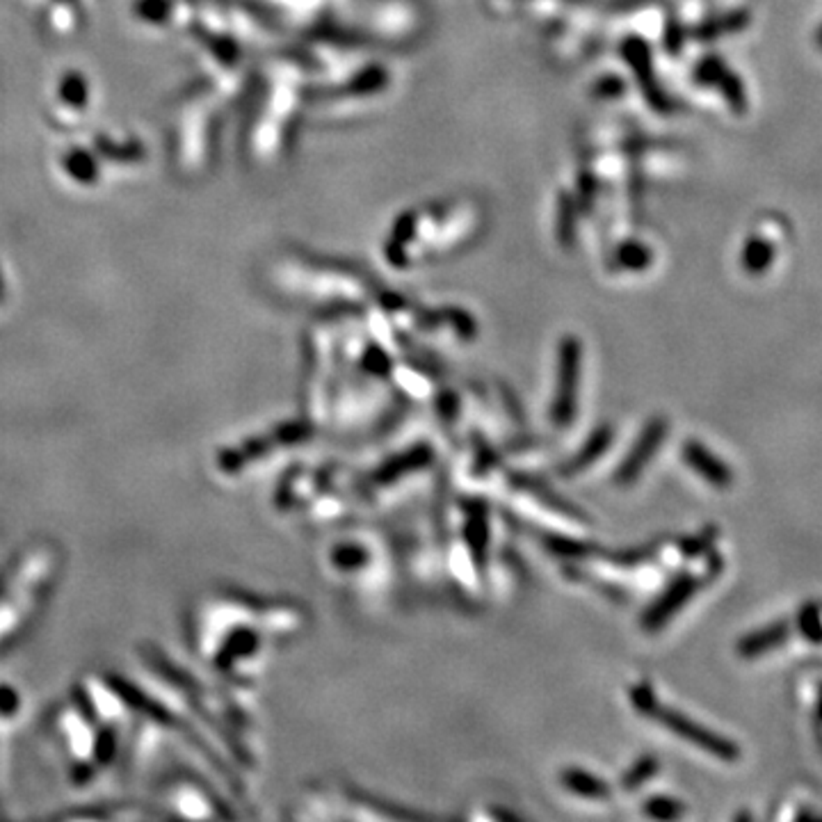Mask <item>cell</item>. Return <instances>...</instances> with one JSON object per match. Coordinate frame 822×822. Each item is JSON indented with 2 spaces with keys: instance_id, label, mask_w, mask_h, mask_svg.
<instances>
[{
  "instance_id": "obj_1",
  "label": "cell",
  "mask_w": 822,
  "mask_h": 822,
  "mask_svg": "<svg viewBox=\"0 0 822 822\" xmlns=\"http://www.w3.org/2000/svg\"><path fill=\"white\" fill-rule=\"evenodd\" d=\"M628 697H631V704L637 713L645 715V717H651L654 722L663 725L665 729L672 731L674 736L683 738L686 743L697 745V747L704 749L710 757L729 763L738 761L740 758V747L734 740L715 734L713 729H708V727L699 725V722H695L692 717L683 715L681 710L660 704V701L656 699L654 690H651L649 686H645V683H636V686L631 687V695Z\"/></svg>"
},
{
  "instance_id": "obj_2",
  "label": "cell",
  "mask_w": 822,
  "mask_h": 822,
  "mask_svg": "<svg viewBox=\"0 0 822 822\" xmlns=\"http://www.w3.org/2000/svg\"><path fill=\"white\" fill-rule=\"evenodd\" d=\"M578 377H580V346L574 338H565L557 359V386L553 396L551 418L556 427L565 430L574 423L578 409Z\"/></svg>"
},
{
  "instance_id": "obj_3",
  "label": "cell",
  "mask_w": 822,
  "mask_h": 822,
  "mask_svg": "<svg viewBox=\"0 0 822 822\" xmlns=\"http://www.w3.org/2000/svg\"><path fill=\"white\" fill-rule=\"evenodd\" d=\"M719 571H722V562H717L715 569H710L706 576L681 574L677 580H672L669 587L647 607L645 616H642V627H645L647 631H660V628H663L677 612H681L683 607H686V603L690 601L710 578H715Z\"/></svg>"
},
{
  "instance_id": "obj_4",
  "label": "cell",
  "mask_w": 822,
  "mask_h": 822,
  "mask_svg": "<svg viewBox=\"0 0 822 822\" xmlns=\"http://www.w3.org/2000/svg\"><path fill=\"white\" fill-rule=\"evenodd\" d=\"M667 432H669V423L665 416H654L649 423L645 426V430L640 432L637 441L633 444V448L628 450L627 459H624L615 471V485H622L628 486L642 476L649 462L654 459L656 450L665 444L667 439Z\"/></svg>"
},
{
  "instance_id": "obj_5",
  "label": "cell",
  "mask_w": 822,
  "mask_h": 822,
  "mask_svg": "<svg viewBox=\"0 0 822 822\" xmlns=\"http://www.w3.org/2000/svg\"><path fill=\"white\" fill-rule=\"evenodd\" d=\"M683 462H686L701 480L717 486V489H727V486L734 485V471H731L713 450H708L704 444H699V441L690 439L683 446Z\"/></svg>"
},
{
  "instance_id": "obj_6",
  "label": "cell",
  "mask_w": 822,
  "mask_h": 822,
  "mask_svg": "<svg viewBox=\"0 0 822 822\" xmlns=\"http://www.w3.org/2000/svg\"><path fill=\"white\" fill-rule=\"evenodd\" d=\"M432 457H435V453H432V448L427 444L414 446V448L405 450V453L396 455V457H391L388 462H384L382 466L373 473V480L377 482V485H391V482L400 480V477L409 476V473L426 468L427 464L432 462Z\"/></svg>"
},
{
  "instance_id": "obj_7",
  "label": "cell",
  "mask_w": 822,
  "mask_h": 822,
  "mask_svg": "<svg viewBox=\"0 0 822 822\" xmlns=\"http://www.w3.org/2000/svg\"><path fill=\"white\" fill-rule=\"evenodd\" d=\"M788 637H790L788 622L767 624V627H761L757 628V631L740 637L738 645H736V651H738V656H743L745 660H754L758 658V656L779 649L781 645L788 642Z\"/></svg>"
},
{
  "instance_id": "obj_8",
  "label": "cell",
  "mask_w": 822,
  "mask_h": 822,
  "mask_svg": "<svg viewBox=\"0 0 822 822\" xmlns=\"http://www.w3.org/2000/svg\"><path fill=\"white\" fill-rule=\"evenodd\" d=\"M612 439H615V430L612 426H598L596 430L589 435V439L571 455L569 462H565L560 466L562 477H576L578 473H583L585 468L592 466L598 457H603L607 448H610Z\"/></svg>"
},
{
  "instance_id": "obj_9",
  "label": "cell",
  "mask_w": 822,
  "mask_h": 822,
  "mask_svg": "<svg viewBox=\"0 0 822 822\" xmlns=\"http://www.w3.org/2000/svg\"><path fill=\"white\" fill-rule=\"evenodd\" d=\"M464 537H466L473 562L477 565V569H482L486 562V546H489V514H486V507L480 500H476L468 509Z\"/></svg>"
},
{
  "instance_id": "obj_10",
  "label": "cell",
  "mask_w": 822,
  "mask_h": 822,
  "mask_svg": "<svg viewBox=\"0 0 822 822\" xmlns=\"http://www.w3.org/2000/svg\"><path fill=\"white\" fill-rule=\"evenodd\" d=\"M560 781L566 790L580 795V797H589V799L610 797V786H607L606 781L598 779V777L592 775V772L578 770V767H566V770L560 775Z\"/></svg>"
},
{
  "instance_id": "obj_11",
  "label": "cell",
  "mask_w": 822,
  "mask_h": 822,
  "mask_svg": "<svg viewBox=\"0 0 822 822\" xmlns=\"http://www.w3.org/2000/svg\"><path fill=\"white\" fill-rule=\"evenodd\" d=\"M660 770V763L654 754H645V757L637 758L631 767L627 770V775L622 777L624 790H637L645 781H649L656 772Z\"/></svg>"
},
{
  "instance_id": "obj_12",
  "label": "cell",
  "mask_w": 822,
  "mask_h": 822,
  "mask_svg": "<svg viewBox=\"0 0 822 822\" xmlns=\"http://www.w3.org/2000/svg\"><path fill=\"white\" fill-rule=\"evenodd\" d=\"M797 631L811 645H822V615L816 603H807L797 612Z\"/></svg>"
},
{
  "instance_id": "obj_13",
  "label": "cell",
  "mask_w": 822,
  "mask_h": 822,
  "mask_svg": "<svg viewBox=\"0 0 822 822\" xmlns=\"http://www.w3.org/2000/svg\"><path fill=\"white\" fill-rule=\"evenodd\" d=\"M332 562L341 571H359L368 562V551L359 544H338L332 551Z\"/></svg>"
},
{
  "instance_id": "obj_14",
  "label": "cell",
  "mask_w": 822,
  "mask_h": 822,
  "mask_svg": "<svg viewBox=\"0 0 822 822\" xmlns=\"http://www.w3.org/2000/svg\"><path fill=\"white\" fill-rule=\"evenodd\" d=\"M772 258H775V249H772V245L767 240H752L745 247L743 263L752 275H761L766 267H770Z\"/></svg>"
},
{
  "instance_id": "obj_15",
  "label": "cell",
  "mask_w": 822,
  "mask_h": 822,
  "mask_svg": "<svg viewBox=\"0 0 822 822\" xmlns=\"http://www.w3.org/2000/svg\"><path fill=\"white\" fill-rule=\"evenodd\" d=\"M645 813L649 817H654V820H677V817H681L686 813V807L678 799L658 795V797L647 799Z\"/></svg>"
},
{
  "instance_id": "obj_16",
  "label": "cell",
  "mask_w": 822,
  "mask_h": 822,
  "mask_svg": "<svg viewBox=\"0 0 822 822\" xmlns=\"http://www.w3.org/2000/svg\"><path fill=\"white\" fill-rule=\"evenodd\" d=\"M544 544L548 546V551L557 553L562 557H587L592 553H596L592 544H585V542H576V539H566V537H556V535H548L544 537Z\"/></svg>"
},
{
  "instance_id": "obj_17",
  "label": "cell",
  "mask_w": 822,
  "mask_h": 822,
  "mask_svg": "<svg viewBox=\"0 0 822 822\" xmlns=\"http://www.w3.org/2000/svg\"><path fill=\"white\" fill-rule=\"evenodd\" d=\"M526 486H528V489L533 491L535 496H539V498H542L544 503H548V505H553V507L562 509V512L569 514V516H576V519H580V521L585 519L583 514H578V509H576L574 505L566 503V500H562V498H557V496H553V494H556V491L546 489V486H544L542 482H537V480H526Z\"/></svg>"
},
{
  "instance_id": "obj_18",
  "label": "cell",
  "mask_w": 822,
  "mask_h": 822,
  "mask_svg": "<svg viewBox=\"0 0 822 822\" xmlns=\"http://www.w3.org/2000/svg\"><path fill=\"white\" fill-rule=\"evenodd\" d=\"M364 364L368 366V370H373V373H377V375H386L388 368H391V364H388V356L382 355L379 350H370L368 356L364 359Z\"/></svg>"
},
{
  "instance_id": "obj_19",
  "label": "cell",
  "mask_w": 822,
  "mask_h": 822,
  "mask_svg": "<svg viewBox=\"0 0 822 822\" xmlns=\"http://www.w3.org/2000/svg\"><path fill=\"white\" fill-rule=\"evenodd\" d=\"M817 44H820V46H822V28H820V33H817Z\"/></svg>"
},
{
  "instance_id": "obj_20",
  "label": "cell",
  "mask_w": 822,
  "mask_h": 822,
  "mask_svg": "<svg viewBox=\"0 0 822 822\" xmlns=\"http://www.w3.org/2000/svg\"><path fill=\"white\" fill-rule=\"evenodd\" d=\"M820 717H822V699H820Z\"/></svg>"
}]
</instances>
